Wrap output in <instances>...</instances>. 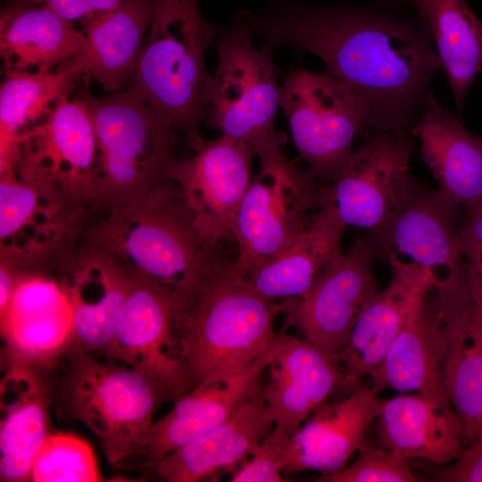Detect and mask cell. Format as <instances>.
<instances>
[{"label":"cell","mask_w":482,"mask_h":482,"mask_svg":"<svg viewBox=\"0 0 482 482\" xmlns=\"http://www.w3.org/2000/svg\"><path fill=\"white\" fill-rule=\"evenodd\" d=\"M241 13L266 43L320 57L364 99L379 132L406 137L442 66L428 30L389 12L273 0L262 14Z\"/></svg>","instance_id":"obj_1"},{"label":"cell","mask_w":482,"mask_h":482,"mask_svg":"<svg viewBox=\"0 0 482 482\" xmlns=\"http://www.w3.org/2000/svg\"><path fill=\"white\" fill-rule=\"evenodd\" d=\"M173 354L191 390L237 372L264 353L283 301L255 291L235 262L220 260L191 285L172 291Z\"/></svg>","instance_id":"obj_2"},{"label":"cell","mask_w":482,"mask_h":482,"mask_svg":"<svg viewBox=\"0 0 482 482\" xmlns=\"http://www.w3.org/2000/svg\"><path fill=\"white\" fill-rule=\"evenodd\" d=\"M152 3L150 26L129 86L196 151L204 144L199 127L213 87L205 54L222 29L204 18L197 0Z\"/></svg>","instance_id":"obj_3"},{"label":"cell","mask_w":482,"mask_h":482,"mask_svg":"<svg viewBox=\"0 0 482 482\" xmlns=\"http://www.w3.org/2000/svg\"><path fill=\"white\" fill-rule=\"evenodd\" d=\"M87 243L108 253L131 275L172 291L191 285L220 261L203 240L173 181L99 218Z\"/></svg>","instance_id":"obj_4"},{"label":"cell","mask_w":482,"mask_h":482,"mask_svg":"<svg viewBox=\"0 0 482 482\" xmlns=\"http://www.w3.org/2000/svg\"><path fill=\"white\" fill-rule=\"evenodd\" d=\"M59 419L79 420L100 442L109 463L125 466L143 449L156 408L167 397L145 373L96 360L71 347L48 367Z\"/></svg>","instance_id":"obj_5"},{"label":"cell","mask_w":482,"mask_h":482,"mask_svg":"<svg viewBox=\"0 0 482 482\" xmlns=\"http://www.w3.org/2000/svg\"><path fill=\"white\" fill-rule=\"evenodd\" d=\"M80 95L96 139L98 218L171 181L180 135L141 95L130 86L101 98Z\"/></svg>","instance_id":"obj_6"},{"label":"cell","mask_w":482,"mask_h":482,"mask_svg":"<svg viewBox=\"0 0 482 482\" xmlns=\"http://www.w3.org/2000/svg\"><path fill=\"white\" fill-rule=\"evenodd\" d=\"M252 30L239 12L219 37L218 63L205 116L222 135L248 144L259 157L284 148L286 137L274 127L279 106L274 46L257 47Z\"/></svg>","instance_id":"obj_7"},{"label":"cell","mask_w":482,"mask_h":482,"mask_svg":"<svg viewBox=\"0 0 482 482\" xmlns=\"http://www.w3.org/2000/svg\"><path fill=\"white\" fill-rule=\"evenodd\" d=\"M96 217L59 191L0 171V259L56 273L88 240Z\"/></svg>","instance_id":"obj_8"},{"label":"cell","mask_w":482,"mask_h":482,"mask_svg":"<svg viewBox=\"0 0 482 482\" xmlns=\"http://www.w3.org/2000/svg\"><path fill=\"white\" fill-rule=\"evenodd\" d=\"M299 158L317 179L330 182L352 154V145L370 110L349 85L330 73L293 69L279 87Z\"/></svg>","instance_id":"obj_9"},{"label":"cell","mask_w":482,"mask_h":482,"mask_svg":"<svg viewBox=\"0 0 482 482\" xmlns=\"http://www.w3.org/2000/svg\"><path fill=\"white\" fill-rule=\"evenodd\" d=\"M258 158V171L231 228L237 244L235 265L244 276L308 227L319 193L316 176L288 159L284 148Z\"/></svg>","instance_id":"obj_10"},{"label":"cell","mask_w":482,"mask_h":482,"mask_svg":"<svg viewBox=\"0 0 482 482\" xmlns=\"http://www.w3.org/2000/svg\"><path fill=\"white\" fill-rule=\"evenodd\" d=\"M9 168L59 191L97 218L96 139L87 100L80 94L65 97L27 129L18 138Z\"/></svg>","instance_id":"obj_11"},{"label":"cell","mask_w":482,"mask_h":482,"mask_svg":"<svg viewBox=\"0 0 482 482\" xmlns=\"http://www.w3.org/2000/svg\"><path fill=\"white\" fill-rule=\"evenodd\" d=\"M411 154L412 143L406 137L378 131L353 151L338 174L319 190L316 207H329L345 227L377 232L413 183Z\"/></svg>","instance_id":"obj_12"},{"label":"cell","mask_w":482,"mask_h":482,"mask_svg":"<svg viewBox=\"0 0 482 482\" xmlns=\"http://www.w3.org/2000/svg\"><path fill=\"white\" fill-rule=\"evenodd\" d=\"M370 237L358 238L303 297L283 301L287 323L337 362L360 313L379 290Z\"/></svg>","instance_id":"obj_13"},{"label":"cell","mask_w":482,"mask_h":482,"mask_svg":"<svg viewBox=\"0 0 482 482\" xmlns=\"http://www.w3.org/2000/svg\"><path fill=\"white\" fill-rule=\"evenodd\" d=\"M255 155L248 144L221 135L173 165L170 179L181 190L203 240L212 249L231 232L253 178Z\"/></svg>","instance_id":"obj_14"},{"label":"cell","mask_w":482,"mask_h":482,"mask_svg":"<svg viewBox=\"0 0 482 482\" xmlns=\"http://www.w3.org/2000/svg\"><path fill=\"white\" fill-rule=\"evenodd\" d=\"M459 205L414 181L390 220L371 233L378 257L403 254L429 271L432 288L464 278L458 249Z\"/></svg>","instance_id":"obj_15"},{"label":"cell","mask_w":482,"mask_h":482,"mask_svg":"<svg viewBox=\"0 0 482 482\" xmlns=\"http://www.w3.org/2000/svg\"><path fill=\"white\" fill-rule=\"evenodd\" d=\"M172 319V290L131 275L128 298L105 356L145 373L159 385L167 400L177 401L191 388L173 354Z\"/></svg>","instance_id":"obj_16"},{"label":"cell","mask_w":482,"mask_h":482,"mask_svg":"<svg viewBox=\"0 0 482 482\" xmlns=\"http://www.w3.org/2000/svg\"><path fill=\"white\" fill-rule=\"evenodd\" d=\"M0 321L4 360L49 366L72 346L71 306L55 274L20 271Z\"/></svg>","instance_id":"obj_17"},{"label":"cell","mask_w":482,"mask_h":482,"mask_svg":"<svg viewBox=\"0 0 482 482\" xmlns=\"http://www.w3.org/2000/svg\"><path fill=\"white\" fill-rule=\"evenodd\" d=\"M54 274L71 306V347L105 355L128 298L131 275L112 255L88 243Z\"/></svg>","instance_id":"obj_18"},{"label":"cell","mask_w":482,"mask_h":482,"mask_svg":"<svg viewBox=\"0 0 482 482\" xmlns=\"http://www.w3.org/2000/svg\"><path fill=\"white\" fill-rule=\"evenodd\" d=\"M386 260L391 267L388 285L363 308L337 356L347 388L356 387L380 364L416 303L432 290L427 270L393 253Z\"/></svg>","instance_id":"obj_19"},{"label":"cell","mask_w":482,"mask_h":482,"mask_svg":"<svg viewBox=\"0 0 482 482\" xmlns=\"http://www.w3.org/2000/svg\"><path fill=\"white\" fill-rule=\"evenodd\" d=\"M269 348L243 370L196 386L175 401L166 415L154 421L137 457L139 464L149 468L215 428L260 395L264 389L262 377L269 363Z\"/></svg>","instance_id":"obj_20"},{"label":"cell","mask_w":482,"mask_h":482,"mask_svg":"<svg viewBox=\"0 0 482 482\" xmlns=\"http://www.w3.org/2000/svg\"><path fill=\"white\" fill-rule=\"evenodd\" d=\"M0 384V481L29 480L33 460L50 431L48 367L4 360Z\"/></svg>","instance_id":"obj_21"},{"label":"cell","mask_w":482,"mask_h":482,"mask_svg":"<svg viewBox=\"0 0 482 482\" xmlns=\"http://www.w3.org/2000/svg\"><path fill=\"white\" fill-rule=\"evenodd\" d=\"M269 355L264 399L274 424L292 436L337 386L345 387L343 374L334 358L290 335L275 334Z\"/></svg>","instance_id":"obj_22"},{"label":"cell","mask_w":482,"mask_h":482,"mask_svg":"<svg viewBox=\"0 0 482 482\" xmlns=\"http://www.w3.org/2000/svg\"><path fill=\"white\" fill-rule=\"evenodd\" d=\"M378 395L372 386H357L345 399L318 406L291 436L283 472L331 474L345 469L366 442V433L379 415L384 400Z\"/></svg>","instance_id":"obj_23"},{"label":"cell","mask_w":482,"mask_h":482,"mask_svg":"<svg viewBox=\"0 0 482 482\" xmlns=\"http://www.w3.org/2000/svg\"><path fill=\"white\" fill-rule=\"evenodd\" d=\"M380 446L438 465L464 449L463 428L446 394L408 393L384 400L375 421Z\"/></svg>","instance_id":"obj_24"},{"label":"cell","mask_w":482,"mask_h":482,"mask_svg":"<svg viewBox=\"0 0 482 482\" xmlns=\"http://www.w3.org/2000/svg\"><path fill=\"white\" fill-rule=\"evenodd\" d=\"M345 229L332 209L319 207L304 230L245 275L247 282L270 300L304 296L344 255Z\"/></svg>","instance_id":"obj_25"},{"label":"cell","mask_w":482,"mask_h":482,"mask_svg":"<svg viewBox=\"0 0 482 482\" xmlns=\"http://www.w3.org/2000/svg\"><path fill=\"white\" fill-rule=\"evenodd\" d=\"M274 424L263 391L226 421L152 466L167 482H197L243 463Z\"/></svg>","instance_id":"obj_26"},{"label":"cell","mask_w":482,"mask_h":482,"mask_svg":"<svg viewBox=\"0 0 482 482\" xmlns=\"http://www.w3.org/2000/svg\"><path fill=\"white\" fill-rule=\"evenodd\" d=\"M410 132L421 143V157L444 192L465 208L482 201V137L428 93Z\"/></svg>","instance_id":"obj_27"},{"label":"cell","mask_w":482,"mask_h":482,"mask_svg":"<svg viewBox=\"0 0 482 482\" xmlns=\"http://www.w3.org/2000/svg\"><path fill=\"white\" fill-rule=\"evenodd\" d=\"M84 34L47 6L7 0L0 12L4 75L50 72L78 53Z\"/></svg>","instance_id":"obj_28"},{"label":"cell","mask_w":482,"mask_h":482,"mask_svg":"<svg viewBox=\"0 0 482 482\" xmlns=\"http://www.w3.org/2000/svg\"><path fill=\"white\" fill-rule=\"evenodd\" d=\"M152 12V0H124L82 31L83 41L72 58V69L86 86L96 80L114 93L129 85Z\"/></svg>","instance_id":"obj_29"},{"label":"cell","mask_w":482,"mask_h":482,"mask_svg":"<svg viewBox=\"0 0 482 482\" xmlns=\"http://www.w3.org/2000/svg\"><path fill=\"white\" fill-rule=\"evenodd\" d=\"M443 343L437 301L428 295L416 303L380 364L368 377L378 393L445 394L442 376Z\"/></svg>","instance_id":"obj_30"},{"label":"cell","mask_w":482,"mask_h":482,"mask_svg":"<svg viewBox=\"0 0 482 482\" xmlns=\"http://www.w3.org/2000/svg\"><path fill=\"white\" fill-rule=\"evenodd\" d=\"M439 312L443 385L468 445L482 419V325L471 303L439 307Z\"/></svg>","instance_id":"obj_31"},{"label":"cell","mask_w":482,"mask_h":482,"mask_svg":"<svg viewBox=\"0 0 482 482\" xmlns=\"http://www.w3.org/2000/svg\"><path fill=\"white\" fill-rule=\"evenodd\" d=\"M435 41L459 110L482 73V21L466 0H412Z\"/></svg>","instance_id":"obj_32"},{"label":"cell","mask_w":482,"mask_h":482,"mask_svg":"<svg viewBox=\"0 0 482 482\" xmlns=\"http://www.w3.org/2000/svg\"><path fill=\"white\" fill-rule=\"evenodd\" d=\"M82 79L72 58L37 75H4L0 87V170L12 165L20 136L42 120Z\"/></svg>","instance_id":"obj_33"},{"label":"cell","mask_w":482,"mask_h":482,"mask_svg":"<svg viewBox=\"0 0 482 482\" xmlns=\"http://www.w3.org/2000/svg\"><path fill=\"white\" fill-rule=\"evenodd\" d=\"M97 461L89 444L81 437L63 432L51 433L33 460L29 481H101Z\"/></svg>","instance_id":"obj_34"},{"label":"cell","mask_w":482,"mask_h":482,"mask_svg":"<svg viewBox=\"0 0 482 482\" xmlns=\"http://www.w3.org/2000/svg\"><path fill=\"white\" fill-rule=\"evenodd\" d=\"M349 467L331 474H321L319 482H417L407 459L395 450L376 447L367 442Z\"/></svg>","instance_id":"obj_35"},{"label":"cell","mask_w":482,"mask_h":482,"mask_svg":"<svg viewBox=\"0 0 482 482\" xmlns=\"http://www.w3.org/2000/svg\"><path fill=\"white\" fill-rule=\"evenodd\" d=\"M458 249L475 318L482 325V201L466 207L458 229Z\"/></svg>","instance_id":"obj_36"},{"label":"cell","mask_w":482,"mask_h":482,"mask_svg":"<svg viewBox=\"0 0 482 482\" xmlns=\"http://www.w3.org/2000/svg\"><path fill=\"white\" fill-rule=\"evenodd\" d=\"M291 436L278 427L270 429L258 446L232 475V482L284 481V470Z\"/></svg>","instance_id":"obj_37"},{"label":"cell","mask_w":482,"mask_h":482,"mask_svg":"<svg viewBox=\"0 0 482 482\" xmlns=\"http://www.w3.org/2000/svg\"><path fill=\"white\" fill-rule=\"evenodd\" d=\"M47 6L62 19L85 30L124 0H19Z\"/></svg>","instance_id":"obj_38"},{"label":"cell","mask_w":482,"mask_h":482,"mask_svg":"<svg viewBox=\"0 0 482 482\" xmlns=\"http://www.w3.org/2000/svg\"><path fill=\"white\" fill-rule=\"evenodd\" d=\"M438 482H482V439L475 438L452 462L434 475Z\"/></svg>","instance_id":"obj_39"},{"label":"cell","mask_w":482,"mask_h":482,"mask_svg":"<svg viewBox=\"0 0 482 482\" xmlns=\"http://www.w3.org/2000/svg\"><path fill=\"white\" fill-rule=\"evenodd\" d=\"M19 272L12 263L0 259V313L7 307Z\"/></svg>","instance_id":"obj_40"},{"label":"cell","mask_w":482,"mask_h":482,"mask_svg":"<svg viewBox=\"0 0 482 482\" xmlns=\"http://www.w3.org/2000/svg\"><path fill=\"white\" fill-rule=\"evenodd\" d=\"M475 438L482 439V419L480 420V423H479V426H478V428L477 435H476Z\"/></svg>","instance_id":"obj_41"},{"label":"cell","mask_w":482,"mask_h":482,"mask_svg":"<svg viewBox=\"0 0 482 482\" xmlns=\"http://www.w3.org/2000/svg\"><path fill=\"white\" fill-rule=\"evenodd\" d=\"M384 1H394V0H384Z\"/></svg>","instance_id":"obj_42"},{"label":"cell","mask_w":482,"mask_h":482,"mask_svg":"<svg viewBox=\"0 0 482 482\" xmlns=\"http://www.w3.org/2000/svg\"><path fill=\"white\" fill-rule=\"evenodd\" d=\"M481 137H482V136H481Z\"/></svg>","instance_id":"obj_43"}]
</instances>
